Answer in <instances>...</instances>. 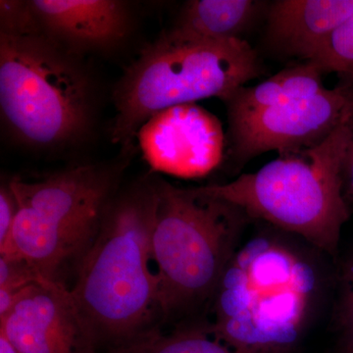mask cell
<instances>
[{
	"mask_svg": "<svg viewBox=\"0 0 353 353\" xmlns=\"http://www.w3.org/2000/svg\"><path fill=\"white\" fill-rule=\"evenodd\" d=\"M0 333L20 353H95L97 343L71 290L57 281L30 285L0 318Z\"/></svg>",
	"mask_w": 353,
	"mask_h": 353,
	"instance_id": "8",
	"label": "cell"
},
{
	"mask_svg": "<svg viewBox=\"0 0 353 353\" xmlns=\"http://www.w3.org/2000/svg\"><path fill=\"white\" fill-rule=\"evenodd\" d=\"M352 127L353 110L320 143L283 153L233 182L197 190L333 252L350 217L343 174Z\"/></svg>",
	"mask_w": 353,
	"mask_h": 353,
	"instance_id": "2",
	"label": "cell"
},
{
	"mask_svg": "<svg viewBox=\"0 0 353 353\" xmlns=\"http://www.w3.org/2000/svg\"><path fill=\"white\" fill-rule=\"evenodd\" d=\"M116 179L117 174L110 167L85 165L37 182L13 179L9 185L19 205L36 210L76 256H83L113 199Z\"/></svg>",
	"mask_w": 353,
	"mask_h": 353,
	"instance_id": "6",
	"label": "cell"
},
{
	"mask_svg": "<svg viewBox=\"0 0 353 353\" xmlns=\"http://www.w3.org/2000/svg\"><path fill=\"white\" fill-rule=\"evenodd\" d=\"M353 15V0H278L268 15L272 43L307 61Z\"/></svg>",
	"mask_w": 353,
	"mask_h": 353,
	"instance_id": "11",
	"label": "cell"
},
{
	"mask_svg": "<svg viewBox=\"0 0 353 353\" xmlns=\"http://www.w3.org/2000/svg\"><path fill=\"white\" fill-rule=\"evenodd\" d=\"M108 353H275L274 350L228 347L201 331L162 334L153 330L117 343Z\"/></svg>",
	"mask_w": 353,
	"mask_h": 353,
	"instance_id": "14",
	"label": "cell"
},
{
	"mask_svg": "<svg viewBox=\"0 0 353 353\" xmlns=\"http://www.w3.org/2000/svg\"><path fill=\"white\" fill-rule=\"evenodd\" d=\"M152 261L166 314L201 301L224 275L248 216L229 202L157 181Z\"/></svg>",
	"mask_w": 353,
	"mask_h": 353,
	"instance_id": "5",
	"label": "cell"
},
{
	"mask_svg": "<svg viewBox=\"0 0 353 353\" xmlns=\"http://www.w3.org/2000/svg\"><path fill=\"white\" fill-rule=\"evenodd\" d=\"M137 136L153 170L182 178L208 175L220 163L224 150L219 121L194 103L157 113Z\"/></svg>",
	"mask_w": 353,
	"mask_h": 353,
	"instance_id": "9",
	"label": "cell"
},
{
	"mask_svg": "<svg viewBox=\"0 0 353 353\" xmlns=\"http://www.w3.org/2000/svg\"><path fill=\"white\" fill-rule=\"evenodd\" d=\"M0 32L17 36L43 34L31 2L19 0L0 1Z\"/></svg>",
	"mask_w": 353,
	"mask_h": 353,
	"instance_id": "16",
	"label": "cell"
},
{
	"mask_svg": "<svg viewBox=\"0 0 353 353\" xmlns=\"http://www.w3.org/2000/svg\"><path fill=\"white\" fill-rule=\"evenodd\" d=\"M0 353H20L2 333H0Z\"/></svg>",
	"mask_w": 353,
	"mask_h": 353,
	"instance_id": "20",
	"label": "cell"
},
{
	"mask_svg": "<svg viewBox=\"0 0 353 353\" xmlns=\"http://www.w3.org/2000/svg\"><path fill=\"white\" fill-rule=\"evenodd\" d=\"M259 74L256 52L245 39L205 41L172 29L141 51L116 85L111 139L127 145L165 109L210 97L226 102Z\"/></svg>",
	"mask_w": 353,
	"mask_h": 353,
	"instance_id": "4",
	"label": "cell"
},
{
	"mask_svg": "<svg viewBox=\"0 0 353 353\" xmlns=\"http://www.w3.org/2000/svg\"><path fill=\"white\" fill-rule=\"evenodd\" d=\"M44 34L74 54L108 50L127 38V4L117 0H32Z\"/></svg>",
	"mask_w": 353,
	"mask_h": 353,
	"instance_id": "10",
	"label": "cell"
},
{
	"mask_svg": "<svg viewBox=\"0 0 353 353\" xmlns=\"http://www.w3.org/2000/svg\"><path fill=\"white\" fill-rule=\"evenodd\" d=\"M353 110V88L341 83L319 94L229 119L232 152L240 162L277 150H303L329 136Z\"/></svg>",
	"mask_w": 353,
	"mask_h": 353,
	"instance_id": "7",
	"label": "cell"
},
{
	"mask_svg": "<svg viewBox=\"0 0 353 353\" xmlns=\"http://www.w3.org/2000/svg\"><path fill=\"white\" fill-rule=\"evenodd\" d=\"M322 76L317 65L305 61L285 68L259 85H245L226 101L229 119L319 94L325 90Z\"/></svg>",
	"mask_w": 353,
	"mask_h": 353,
	"instance_id": "12",
	"label": "cell"
},
{
	"mask_svg": "<svg viewBox=\"0 0 353 353\" xmlns=\"http://www.w3.org/2000/svg\"><path fill=\"white\" fill-rule=\"evenodd\" d=\"M313 62L325 73H336L353 88V15L339 27L311 55Z\"/></svg>",
	"mask_w": 353,
	"mask_h": 353,
	"instance_id": "15",
	"label": "cell"
},
{
	"mask_svg": "<svg viewBox=\"0 0 353 353\" xmlns=\"http://www.w3.org/2000/svg\"><path fill=\"white\" fill-rule=\"evenodd\" d=\"M343 353H353V343L350 345V347H347V350Z\"/></svg>",
	"mask_w": 353,
	"mask_h": 353,
	"instance_id": "22",
	"label": "cell"
},
{
	"mask_svg": "<svg viewBox=\"0 0 353 353\" xmlns=\"http://www.w3.org/2000/svg\"><path fill=\"white\" fill-rule=\"evenodd\" d=\"M44 280L22 259L0 254V288H27Z\"/></svg>",
	"mask_w": 353,
	"mask_h": 353,
	"instance_id": "17",
	"label": "cell"
},
{
	"mask_svg": "<svg viewBox=\"0 0 353 353\" xmlns=\"http://www.w3.org/2000/svg\"><path fill=\"white\" fill-rule=\"evenodd\" d=\"M157 205V183H139L113 197L81 257L71 292L97 341L130 340L148 331L160 311L152 253Z\"/></svg>",
	"mask_w": 353,
	"mask_h": 353,
	"instance_id": "1",
	"label": "cell"
},
{
	"mask_svg": "<svg viewBox=\"0 0 353 353\" xmlns=\"http://www.w3.org/2000/svg\"><path fill=\"white\" fill-rule=\"evenodd\" d=\"M94 88L81 57L46 34L0 32V112L21 145L58 150L88 138Z\"/></svg>",
	"mask_w": 353,
	"mask_h": 353,
	"instance_id": "3",
	"label": "cell"
},
{
	"mask_svg": "<svg viewBox=\"0 0 353 353\" xmlns=\"http://www.w3.org/2000/svg\"><path fill=\"white\" fill-rule=\"evenodd\" d=\"M343 190L347 196L353 197V127L352 138L348 145L345 164H343Z\"/></svg>",
	"mask_w": 353,
	"mask_h": 353,
	"instance_id": "19",
	"label": "cell"
},
{
	"mask_svg": "<svg viewBox=\"0 0 353 353\" xmlns=\"http://www.w3.org/2000/svg\"><path fill=\"white\" fill-rule=\"evenodd\" d=\"M262 4L255 0H190L173 30L205 41L240 39Z\"/></svg>",
	"mask_w": 353,
	"mask_h": 353,
	"instance_id": "13",
	"label": "cell"
},
{
	"mask_svg": "<svg viewBox=\"0 0 353 353\" xmlns=\"http://www.w3.org/2000/svg\"><path fill=\"white\" fill-rule=\"evenodd\" d=\"M18 209L19 206L10 185H2L0 189V245L6 243L11 233Z\"/></svg>",
	"mask_w": 353,
	"mask_h": 353,
	"instance_id": "18",
	"label": "cell"
},
{
	"mask_svg": "<svg viewBox=\"0 0 353 353\" xmlns=\"http://www.w3.org/2000/svg\"><path fill=\"white\" fill-rule=\"evenodd\" d=\"M347 319L348 326H350V328L352 330L353 333V290L352 294H350V297H348L347 304Z\"/></svg>",
	"mask_w": 353,
	"mask_h": 353,
	"instance_id": "21",
	"label": "cell"
}]
</instances>
